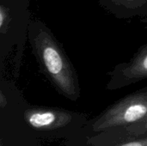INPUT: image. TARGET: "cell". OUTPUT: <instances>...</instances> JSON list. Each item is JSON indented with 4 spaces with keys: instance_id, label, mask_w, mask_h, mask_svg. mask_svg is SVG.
I'll return each instance as SVG.
<instances>
[{
    "instance_id": "cell-1",
    "label": "cell",
    "mask_w": 147,
    "mask_h": 146,
    "mask_svg": "<svg viewBox=\"0 0 147 146\" xmlns=\"http://www.w3.org/2000/svg\"><path fill=\"white\" fill-rule=\"evenodd\" d=\"M28 40L41 73L64 97L76 102L81 95L78 72L51 29L40 20H31Z\"/></svg>"
},
{
    "instance_id": "cell-2",
    "label": "cell",
    "mask_w": 147,
    "mask_h": 146,
    "mask_svg": "<svg viewBox=\"0 0 147 146\" xmlns=\"http://www.w3.org/2000/svg\"><path fill=\"white\" fill-rule=\"evenodd\" d=\"M30 0H0L1 68L7 63L19 69L25 40L31 22Z\"/></svg>"
},
{
    "instance_id": "cell-3",
    "label": "cell",
    "mask_w": 147,
    "mask_h": 146,
    "mask_svg": "<svg viewBox=\"0 0 147 146\" xmlns=\"http://www.w3.org/2000/svg\"><path fill=\"white\" fill-rule=\"evenodd\" d=\"M147 116V87L118 100L90 120V135L135 124Z\"/></svg>"
},
{
    "instance_id": "cell-4",
    "label": "cell",
    "mask_w": 147,
    "mask_h": 146,
    "mask_svg": "<svg viewBox=\"0 0 147 146\" xmlns=\"http://www.w3.org/2000/svg\"><path fill=\"white\" fill-rule=\"evenodd\" d=\"M108 76L106 89L110 91L147 79V44L141 46L129 61L116 65Z\"/></svg>"
},
{
    "instance_id": "cell-5",
    "label": "cell",
    "mask_w": 147,
    "mask_h": 146,
    "mask_svg": "<svg viewBox=\"0 0 147 146\" xmlns=\"http://www.w3.org/2000/svg\"><path fill=\"white\" fill-rule=\"evenodd\" d=\"M26 123L39 131H52L67 126L81 114L57 108L29 107L23 114Z\"/></svg>"
},
{
    "instance_id": "cell-6",
    "label": "cell",
    "mask_w": 147,
    "mask_h": 146,
    "mask_svg": "<svg viewBox=\"0 0 147 146\" xmlns=\"http://www.w3.org/2000/svg\"><path fill=\"white\" fill-rule=\"evenodd\" d=\"M144 136H147V116L142 120L128 126L89 135L87 144L90 146H105Z\"/></svg>"
},
{
    "instance_id": "cell-7",
    "label": "cell",
    "mask_w": 147,
    "mask_h": 146,
    "mask_svg": "<svg viewBox=\"0 0 147 146\" xmlns=\"http://www.w3.org/2000/svg\"><path fill=\"white\" fill-rule=\"evenodd\" d=\"M108 13L120 20L147 19V0H97Z\"/></svg>"
},
{
    "instance_id": "cell-8",
    "label": "cell",
    "mask_w": 147,
    "mask_h": 146,
    "mask_svg": "<svg viewBox=\"0 0 147 146\" xmlns=\"http://www.w3.org/2000/svg\"><path fill=\"white\" fill-rule=\"evenodd\" d=\"M105 146H147V136L140 137L134 139L121 141Z\"/></svg>"
}]
</instances>
